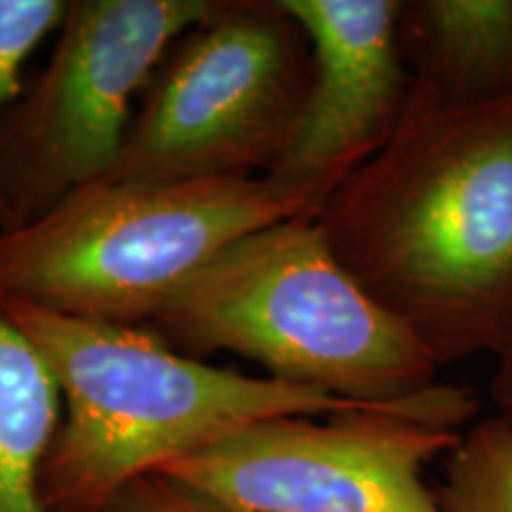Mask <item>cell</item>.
<instances>
[{"label": "cell", "instance_id": "cell-11", "mask_svg": "<svg viewBox=\"0 0 512 512\" xmlns=\"http://www.w3.org/2000/svg\"><path fill=\"white\" fill-rule=\"evenodd\" d=\"M434 498L441 512H512V425L494 415L463 432Z\"/></svg>", "mask_w": 512, "mask_h": 512}, {"label": "cell", "instance_id": "cell-3", "mask_svg": "<svg viewBox=\"0 0 512 512\" xmlns=\"http://www.w3.org/2000/svg\"><path fill=\"white\" fill-rule=\"evenodd\" d=\"M150 325L185 356L233 351L273 380L337 399L396 406L439 387V363L339 264L316 219L233 242Z\"/></svg>", "mask_w": 512, "mask_h": 512}, {"label": "cell", "instance_id": "cell-13", "mask_svg": "<svg viewBox=\"0 0 512 512\" xmlns=\"http://www.w3.org/2000/svg\"><path fill=\"white\" fill-rule=\"evenodd\" d=\"M100 512H238L166 472L133 479Z\"/></svg>", "mask_w": 512, "mask_h": 512}, {"label": "cell", "instance_id": "cell-10", "mask_svg": "<svg viewBox=\"0 0 512 512\" xmlns=\"http://www.w3.org/2000/svg\"><path fill=\"white\" fill-rule=\"evenodd\" d=\"M60 420L55 375L0 313V512H43L38 472Z\"/></svg>", "mask_w": 512, "mask_h": 512}, {"label": "cell", "instance_id": "cell-7", "mask_svg": "<svg viewBox=\"0 0 512 512\" xmlns=\"http://www.w3.org/2000/svg\"><path fill=\"white\" fill-rule=\"evenodd\" d=\"M460 437L411 411L275 418L162 472L238 512H441L422 472Z\"/></svg>", "mask_w": 512, "mask_h": 512}, {"label": "cell", "instance_id": "cell-5", "mask_svg": "<svg viewBox=\"0 0 512 512\" xmlns=\"http://www.w3.org/2000/svg\"><path fill=\"white\" fill-rule=\"evenodd\" d=\"M311 79V43L280 0H221L157 64L119 157L98 181L268 176Z\"/></svg>", "mask_w": 512, "mask_h": 512}, {"label": "cell", "instance_id": "cell-12", "mask_svg": "<svg viewBox=\"0 0 512 512\" xmlns=\"http://www.w3.org/2000/svg\"><path fill=\"white\" fill-rule=\"evenodd\" d=\"M64 0H0V119L22 98V67L31 53L60 29Z\"/></svg>", "mask_w": 512, "mask_h": 512}, {"label": "cell", "instance_id": "cell-14", "mask_svg": "<svg viewBox=\"0 0 512 512\" xmlns=\"http://www.w3.org/2000/svg\"><path fill=\"white\" fill-rule=\"evenodd\" d=\"M489 396L496 415L512 425V347L496 358V373L489 382Z\"/></svg>", "mask_w": 512, "mask_h": 512}, {"label": "cell", "instance_id": "cell-4", "mask_svg": "<svg viewBox=\"0 0 512 512\" xmlns=\"http://www.w3.org/2000/svg\"><path fill=\"white\" fill-rule=\"evenodd\" d=\"M316 216V204L264 176L93 181L31 226L0 233V302L140 328L233 242Z\"/></svg>", "mask_w": 512, "mask_h": 512}, {"label": "cell", "instance_id": "cell-8", "mask_svg": "<svg viewBox=\"0 0 512 512\" xmlns=\"http://www.w3.org/2000/svg\"><path fill=\"white\" fill-rule=\"evenodd\" d=\"M311 43L313 79L285 155L264 176L320 209L399 124L411 72L396 0H280Z\"/></svg>", "mask_w": 512, "mask_h": 512}, {"label": "cell", "instance_id": "cell-1", "mask_svg": "<svg viewBox=\"0 0 512 512\" xmlns=\"http://www.w3.org/2000/svg\"><path fill=\"white\" fill-rule=\"evenodd\" d=\"M316 221L439 368L512 347V95L448 105L411 79L392 138Z\"/></svg>", "mask_w": 512, "mask_h": 512}, {"label": "cell", "instance_id": "cell-9", "mask_svg": "<svg viewBox=\"0 0 512 512\" xmlns=\"http://www.w3.org/2000/svg\"><path fill=\"white\" fill-rule=\"evenodd\" d=\"M399 41L413 83L448 105L512 95V0L401 3Z\"/></svg>", "mask_w": 512, "mask_h": 512}, {"label": "cell", "instance_id": "cell-2", "mask_svg": "<svg viewBox=\"0 0 512 512\" xmlns=\"http://www.w3.org/2000/svg\"><path fill=\"white\" fill-rule=\"evenodd\" d=\"M0 313L48 363L64 403L38 472L43 512H100L133 479L266 420L411 411L460 430L477 413L475 396L446 384L396 406H370L207 366L152 330L12 299L0 302Z\"/></svg>", "mask_w": 512, "mask_h": 512}, {"label": "cell", "instance_id": "cell-6", "mask_svg": "<svg viewBox=\"0 0 512 512\" xmlns=\"http://www.w3.org/2000/svg\"><path fill=\"white\" fill-rule=\"evenodd\" d=\"M219 0H69L53 55L0 119V233L31 226L119 157L169 48Z\"/></svg>", "mask_w": 512, "mask_h": 512}]
</instances>
